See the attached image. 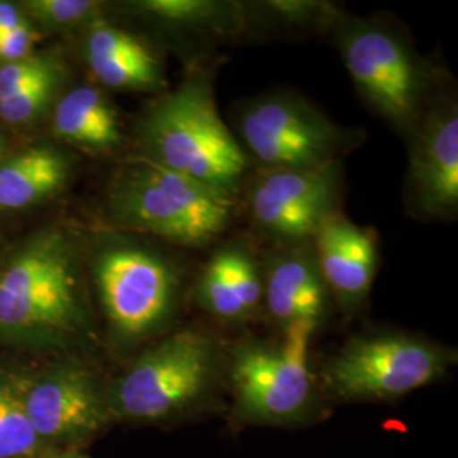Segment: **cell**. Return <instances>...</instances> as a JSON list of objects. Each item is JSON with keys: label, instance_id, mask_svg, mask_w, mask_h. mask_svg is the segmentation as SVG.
<instances>
[{"label": "cell", "instance_id": "4fadbf2b", "mask_svg": "<svg viewBox=\"0 0 458 458\" xmlns=\"http://www.w3.org/2000/svg\"><path fill=\"white\" fill-rule=\"evenodd\" d=\"M311 243L331 301L348 314L360 311L378 270L376 229L360 226L338 211L321 225Z\"/></svg>", "mask_w": 458, "mask_h": 458}, {"label": "cell", "instance_id": "7402d4cb", "mask_svg": "<svg viewBox=\"0 0 458 458\" xmlns=\"http://www.w3.org/2000/svg\"><path fill=\"white\" fill-rule=\"evenodd\" d=\"M21 11L31 24L47 31L83 30L98 17L104 16V7L94 0H28Z\"/></svg>", "mask_w": 458, "mask_h": 458}, {"label": "cell", "instance_id": "484cf974", "mask_svg": "<svg viewBox=\"0 0 458 458\" xmlns=\"http://www.w3.org/2000/svg\"><path fill=\"white\" fill-rule=\"evenodd\" d=\"M28 21L21 7L13 2H0V36L14 31Z\"/></svg>", "mask_w": 458, "mask_h": 458}, {"label": "cell", "instance_id": "9a60e30c", "mask_svg": "<svg viewBox=\"0 0 458 458\" xmlns=\"http://www.w3.org/2000/svg\"><path fill=\"white\" fill-rule=\"evenodd\" d=\"M128 9L191 53V65L208 58L204 48L246 38L245 5L240 0H140Z\"/></svg>", "mask_w": 458, "mask_h": 458}, {"label": "cell", "instance_id": "ba28073f", "mask_svg": "<svg viewBox=\"0 0 458 458\" xmlns=\"http://www.w3.org/2000/svg\"><path fill=\"white\" fill-rule=\"evenodd\" d=\"M316 329L291 327L278 342L242 340L229 346L225 372L238 414L255 425L304 423L316 410L310 344Z\"/></svg>", "mask_w": 458, "mask_h": 458}, {"label": "cell", "instance_id": "e0dca14e", "mask_svg": "<svg viewBox=\"0 0 458 458\" xmlns=\"http://www.w3.org/2000/svg\"><path fill=\"white\" fill-rule=\"evenodd\" d=\"M194 297L221 323H248L263 308L262 265L240 242L219 246L197 276Z\"/></svg>", "mask_w": 458, "mask_h": 458}, {"label": "cell", "instance_id": "277c9868", "mask_svg": "<svg viewBox=\"0 0 458 458\" xmlns=\"http://www.w3.org/2000/svg\"><path fill=\"white\" fill-rule=\"evenodd\" d=\"M329 34L363 102L406 140L450 82L448 73L428 62L386 16L344 13Z\"/></svg>", "mask_w": 458, "mask_h": 458}, {"label": "cell", "instance_id": "5bb4252c", "mask_svg": "<svg viewBox=\"0 0 458 458\" xmlns=\"http://www.w3.org/2000/svg\"><path fill=\"white\" fill-rule=\"evenodd\" d=\"M311 242L278 246L263 267V308L280 335L291 327L319 329L331 310Z\"/></svg>", "mask_w": 458, "mask_h": 458}, {"label": "cell", "instance_id": "3957f363", "mask_svg": "<svg viewBox=\"0 0 458 458\" xmlns=\"http://www.w3.org/2000/svg\"><path fill=\"white\" fill-rule=\"evenodd\" d=\"M219 58L191 65L175 89L155 98L136 124L140 158L238 197L250 160L216 104Z\"/></svg>", "mask_w": 458, "mask_h": 458}, {"label": "cell", "instance_id": "7a4b0ae2", "mask_svg": "<svg viewBox=\"0 0 458 458\" xmlns=\"http://www.w3.org/2000/svg\"><path fill=\"white\" fill-rule=\"evenodd\" d=\"M141 234H98L87 255L109 344L131 352L170 333L189 285L187 265Z\"/></svg>", "mask_w": 458, "mask_h": 458}, {"label": "cell", "instance_id": "5b68a950", "mask_svg": "<svg viewBox=\"0 0 458 458\" xmlns=\"http://www.w3.org/2000/svg\"><path fill=\"white\" fill-rule=\"evenodd\" d=\"M106 208L117 231L202 248L228 231L236 197L136 157L109 182Z\"/></svg>", "mask_w": 458, "mask_h": 458}, {"label": "cell", "instance_id": "9c48e42d", "mask_svg": "<svg viewBox=\"0 0 458 458\" xmlns=\"http://www.w3.org/2000/svg\"><path fill=\"white\" fill-rule=\"evenodd\" d=\"M457 352L399 331L359 335L327 359L321 380L327 393L350 403H386L442 378Z\"/></svg>", "mask_w": 458, "mask_h": 458}, {"label": "cell", "instance_id": "6da1fadb", "mask_svg": "<svg viewBox=\"0 0 458 458\" xmlns=\"http://www.w3.org/2000/svg\"><path fill=\"white\" fill-rule=\"evenodd\" d=\"M81 236L66 226L31 234L0 267V346L68 352L94 338Z\"/></svg>", "mask_w": 458, "mask_h": 458}, {"label": "cell", "instance_id": "7c38bea8", "mask_svg": "<svg viewBox=\"0 0 458 458\" xmlns=\"http://www.w3.org/2000/svg\"><path fill=\"white\" fill-rule=\"evenodd\" d=\"M408 172L404 202L423 221H452L458 214V104L450 82L404 140Z\"/></svg>", "mask_w": 458, "mask_h": 458}, {"label": "cell", "instance_id": "44dd1931", "mask_svg": "<svg viewBox=\"0 0 458 458\" xmlns=\"http://www.w3.org/2000/svg\"><path fill=\"white\" fill-rule=\"evenodd\" d=\"M45 452L22 406L16 369L0 367V458H39Z\"/></svg>", "mask_w": 458, "mask_h": 458}, {"label": "cell", "instance_id": "603a6c76", "mask_svg": "<svg viewBox=\"0 0 458 458\" xmlns=\"http://www.w3.org/2000/svg\"><path fill=\"white\" fill-rule=\"evenodd\" d=\"M65 79L66 73L53 75L0 100V119L11 126H24L33 123L38 115L47 113L58 100Z\"/></svg>", "mask_w": 458, "mask_h": 458}, {"label": "cell", "instance_id": "8fae6325", "mask_svg": "<svg viewBox=\"0 0 458 458\" xmlns=\"http://www.w3.org/2000/svg\"><path fill=\"white\" fill-rule=\"evenodd\" d=\"M344 162L312 168H263L248 191L253 226L277 246L314 238L331 214L340 211Z\"/></svg>", "mask_w": 458, "mask_h": 458}, {"label": "cell", "instance_id": "cb8c5ba5", "mask_svg": "<svg viewBox=\"0 0 458 458\" xmlns=\"http://www.w3.org/2000/svg\"><path fill=\"white\" fill-rule=\"evenodd\" d=\"M60 73H66V66L56 53H33L24 60L4 64L0 65V100Z\"/></svg>", "mask_w": 458, "mask_h": 458}, {"label": "cell", "instance_id": "52a82bcc", "mask_svg": "<svg viewBox=\"0 0 458 458\" xmlns=\"http://www.w3.org/2000/svg\"><path fill=\"white\" fill-rule=\"evenodd\" d=\"M234 138L263 168H312L344 162L365 132L336 124L294 90H272L240 102L231 115Z\"/></svg>", "mask_w": 458, "mask_h": 458}, {"label": "cell", "instance_id": "ffe728a7", "mask_svg": "<svg viewBox=\"0 0 458 458\" xmlns=\"http://www.w3.org/2000/svg\"><path fill=\"white\" fill-rule=\"evenodd\" d=\"M245 5L246 38L331 33L344 9L327 0H253Z\"/></svg>", "mask_w": 458, "mask_h": 458}, {"label": "cell", "instance_id": "d4e9b609", "mask_svg": "<svg viewBox=\"0 0 458 458\" xmlns=\"http://www.w3.org/2000/svg\"><path fill=\"white\" fill-rule=\"evenodd\" d=\"M38 39H39V31L30 21H26L14 31L0 36V65L13 64L31 56Z\"/></svg>", "mask_w": 458, "mask_h": 458}, {"label": "cell", "instance_id": "2e32d148", "mask_svg": "<svg viewBox=\"0 0 458 458\" xmlns=\"http://www.w3.org/2000/svg\"><path fill=\"white\" fill-rule=\"evenodd\" d=\"M83 56L102 87L151 94L168 85L158 51L104 16L83 28Z\"/></svg>", "mask_w": 458, "mask_h": 458}, {"label": "cell", "instance_id": "8992f818", "mask_svg": "<svg viewBox=\"0 0 458 458\" xmlns=\"http://www.w3.org/2000/svg\"><path fill=\"white\" fill-rule=\"evenodd\" d=\"M225 369L213 336L196 327L170 331L107 384L114 421L164 423L202 403Z\"/></svg>", "mask_w": 458, "mask_h": 458}, {"label": "cell", "instance_id": "30bf717a", "mask_svg": "<svg viewBox=\"0 0 458 458\" xmlns=\"http://www.w3.org/2000/svg\"><path fill=\"white\" fill-rule=\"evenodd\" d=\"M16 376L22 406L47 450L82 452L114 423L107 384L81 359L16 369Z\"/></svg>", "mask_w": 458, "mask_h": 458}, {"label": "cell", "instance_id": "4316f807", "mask_svg": "<svg viewBox=\"0 0 458 458\" xmlns=\"http://www.w3.org/2000/svg\"><path fill=\"white\" fill-rule=\"evenodd\" d=\"M39 458H89L83 452L75 450H48Z\"/></svg>", "mask_w": 458, "mask_h": 458}, {"label": "cell", "instance_id": "ac0fdd59", "mask_svg": "<svg viewBox=\"0 0 458 458\" xmlns=\"http://www.w3.org/2000/svg\"><path fill=\"white\" fill-rule=\"evenodd\" d=\"M53 134L90 155H111L123 147V128L114 104L102 89L77 85L62 94L53 109Z\"/></svg>", "mask_w": 458, "mask_h": 458}, {"label": "cell", "instance_id": "d6986e66", "mask_svg": "<svg viewBox=\"0 0 458 458\" xmlns=\"http://www.w3.org/2000/svg\"><path fill=\"white\" fill-rule=\"evenodd\" d=\"M72 162L58 148H26L0 162V211H21L58 194Z\"/></svg>", "mask_w": 458, "mask_h": 458}]
</instances>
